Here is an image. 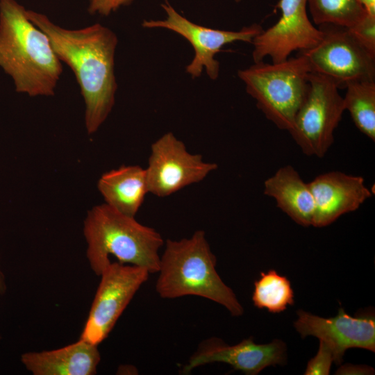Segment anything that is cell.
Returning a JSON list of instances; mask_svg holds the SVG:
<instances>
[{
	"label": "cell",
	"mask_w": 375,
	"mask_h": 375,
	"mask_svg": "<svg viewBox=\"0 0 375 375\" xmlns=\"http://www.w3.org/2000/svg\"><path fill=\"white\" fill-rule=\"evenodd\" d=\"M241 0H235L236 3H239Z\"/></svg>",
	"instance_id": "cell-27"
},
{
	"label": "cell",
	"mask_w": 375,
	"mask_h": 375,
	"mask_svg": "<svg viewBox=\"0 0 375 375\" xmlns=\"http://www.w3.org/2000/svg\"><path fill=\"white\" fill-rule=\"evenodd\" d=\"M0 340H1V337H0Z\"/></svg>",
	"instance_id": "cell-28"
},
{
	"label": "cell",
	"mask_w": 375,
	"mask_h": 375,
	"mask_svg": "<svg viewBox=\"0 0 375 375\" xmlns=\"http://www.w3.org/2000/svg\"><path fill=\"white\" fill-rule=\"evenodd\" d=\"M367 14L375 16V0H359Z\"/></svg>",
	"instance_id": "cell-25"
},
{
	"label": "cell",
	"mask_w": 375,
	"mask_h": 375,
	"mask_svg": "<svg viewBox=\"0 0 375 375\" xmlns=\"http://www.w3.org/2000/svg\"><path fill=\"white\" fill-rule=\"evenodd\" d=\"M315 24H331L350 28L367 14L359 0H307Z\"/></svg>",
	"instance_id": "cell-20"
},
{
	"label": "cell",
	"mask_w": 375,
	"mask_h": 375,
	"mask_svg": "<svg viewBox=\"0 0 375 375\" xmlns=\"http://www.w3.org/2000/svg\"><path fill=\"white\" fill-rule=\"evenodd\" d=\"M310 72L307 58L301 53L279 62H255L239 70L238 76L266 118L289 132L307 95Z\"/></svg>",
	"instance_id": "cell-5"
},
{
	"label": "cell",
	"mask_w": 375,
	"mask_h": 375,
	"mask_svg": "<svg viewBox=\"0 0 375 375\" xmlns=\"http://www.w3.org/2000/svg\"><path fill=\"white\" fill-rule=\"evenodd\" d=\"M338 87L330 78L310 72L309 88L289 131L302 152L322 158L334 142V131L345 110Z\"/></svg>",
	"instance_id": "cell-6"
},
{
	"label": "cell",
	"mask_w": 375,
	"mask_h": 375,
	"mask_svg": "<svg viewBox=\"0 0 375 375\" xmlns=\"http://www.w3.org/2000/svg\"><path fill=\"white\" fill-rule=\"evenodd\" d=\"M294 326L302 338H317L331 350L334 362H342L349 348H361L375 351V316L374 312L351 316L340 307L335 317H322L299 310Z\"/></svg>",
	"instance_id": "cell-12"
},
{
	"label": "cell",
	"mask_w": 375,
	"mask_h": 375,
	"mask_svg": "<svg viewBox=\"0 0 375 375\" xmlns=\"http://www.w3.org/2000/svg\"><path fill=\"white\" fill-rule=\"evenodd\" d=\"M281 11L278 21L262 30L252 41L254 62L269 56L272 62L288 59L292 52H301L315 47L322 38V31L310 22L306 11L307 0H279Z\"/></svg>",
	"instance_id": "cell-11"
},
{
	"label": "cell",
	"mask_w": 375,
	"mask_h": 375,
	"mask_svg": "<svg viewBox=\"0 0 375 375\" xmlns=\"http://www.w3.org/2000/svg\"><path fill=\"white\" fill-rule=\"evenodd\" d=\"M167 14L165 19L144 20L142 26L146 28H165L185 38L192 46L194 56L186 66L185 71L192 78L201 76L203 68L208 77L216 80L219 72V62L215 58L226 44L237 41L251 43L262 31L261 26L254 24L238 31L211 28L192 22L167 1L161 4Z\"/></svg>",
	"instance_id": "cell-9"
},
{
	"label": "cell",
	"mask_w": 375,
	"mask_h": 375,
	"mask_svg": "<svg viewBox=\"0 0 375 375\" xmlns=\"http://www.w3.org/2000/svg\"><path fill=\"white\" fill-rule=\"evenodd\" d=\"M286 344L275 339L267 344H256L251 338L229 345L222 339L211 338L199 344L181 370L188 374L194 369L212 362H224L247 375H256L269 366L287 362Z\"/></svg>",
	"instance_id": "cell-13"
},
{
	"label": "cell",
	"mask_w": 375,
	"mask_h": 375,
	"mask_svg": "<svg viewBox=\"0 0 375 375\" xmlns=\"http://www.w3.org/2000/svg\"><path fill=\"white\" fill-rule=\"evenodd\" d=\"M348 28L363 47L375 57V16L367 13L360 21Z\"/></svg>",
	"instance_id": "cell-21"
},
{
	"label": "cell",
	"mask_w": 375,
	"mask_h": 375,
	"mask_svg": "<svg viewBox=\"0 0 375 375\" xmlns=\"http://www.w3.org/2000/svg\"><path fill=\"white\" fill-rule=\"evenodd\" d=\"M150 273L145 268L110 262L101 277L80 338L99 345L108 336Z\"/></svg>",
	"instance_id": "cell-8"
},
{
	"label": "cell",
	"mask_w": 375,
	"mask_h": 375,
	"mask_svg": "<svg viewBox=\"0 0 375 375\" xmlns=\"http://www.w3.org/2000/svg\"><path fill=\"white\" fill-rule=\"evenodd\" d=\"M333 362H334V357L331 350L324 342L319 341V350L317 354L308 361L304 374H329Z\"/></svg>",
	"instance_id": "cell-22"
},
{
	"label": "cell",
	"mask_w": 375,
	"mask_h": 375,
	"mask_svg": "<svg viewBox=\"0 0 375 375\" xmlns=\"http://www.w3.org/2000/svg\"><path fill=\"white\" fill-rule=\"evenodd\" d=\"M0 67L30 97L53 95L62 72L49 38L15 0H0Z\"/></svg>",
	"instance_id": "cell-2"
},
{
	"label": "cell",
	"mask_w": 375,
	"mask_h": 375,
	"mask_svg": "<svg viewBox=\"0 0 375 375\" xmlns=\"http://www.w3.org/2000/svg\"><path fill=\"white\" fill-rule=\"evenodd\" d=\"M264 194L294 222L305 227L312 224L315 204L308 183L291 165L279 168L264 182Z\"/></svg>",
	"instance_id": "cell-16"
},
{
	"label": "cell",
	"mask_w": 375,
	"mask_h": 375,
	"mask_svg": "<svg viewBox=\"0 0 375 375\" xmlns=\"http://www.w3.org/2000/svg\"><path fill=\"white\" fill-rule=\"evenodd\" d=\"M252 301L256 307L272 313L285 310L294 303L290 281L274 269L260 272L259 278L254 282Z\"/></svg>",
	"instance_id": "cell-19"
},
{
	"label": "cell",
	"mask_w": 375,
	"mask_h": 375,
	"mask_svg": "<svg viewBox=\"0 0 375 375\" xmlns=\"http://www.w3.org/2000/svg\"><path fill=\"white\" fill-rule=\"evenodd\" d=\"M216 264L203 231L189 238L168 239L160 257L156 290L164 299L201 297L223 306L232 316H241L244 309L218 274Z\"/></svg>",
	"instance_id": "cell-3"
},
{
	"label": "cell",
	"mask_w": 375,
	"mask_h": 375,
	"mask_svg": "<svg viewBox=\"0 0 375 375\" xmlns=\"http://www.w3.org/2000/svg\"><path fill=\"white\" fill-rule=\"evenodd\" d=\"M97 188L105 203L122 214L135 217L149 193L146 169L128 165L112 169L99 178Z\"/></svg>",
	"instance_id": "cell-17"
},
{
	"label": "cell",
	"mask_w": 375,
	"mask_h": 375,
	"mask_svg": "<svg viewBox=\"0 0 375 375\" xmlns=\"http://www.w3.org/2000/svg\"><path fill=\"white\" fill-rule=\"evenodd\" d=\"M308 185L315 204L312 226L317 228L326 226L342 215L356 210L372 197L362 176L340 171L320 174Z\"/></svg>",
	"instance_id": "cell-14"
},
{
	"label": "cell",
	"mask_w": 375,
	"mask_h": 375,
	"mask_svg": "<svg viewBox=\"0 0 375 375\" xmlns=\"http://www.w3.org/2000/svg\"><path fill=\"white\" fill-rule=\"evenodd\" d=\"M20 360L33 375H94L101 355L98 345L79 338L59 349L24 353Z\"/></svg>",
	"instance_id": "cell-15"
},
{
	"label": "cell",
	"mask_w": 375,
	"mask_h": 375,
	"mask_svg": "<svg viewBox=\"0 0 375 375\" xmlns=\"http://www.w3.org/2000/svg\"><path fill=\"white\" fill-rule=\"evenodd\" d=\"M343 97L355 126L372 141H375V81L349 83Z\"/></svg>",
	"instance_id": "cell-18"
},
{
	"label": "cell",
	"mask_w": 375,
	"mask_h": 375,
	"mask_svg": "<svg viewBox=\"0 0 375 375\" xmlns=\"http://www.w3.org/2000/svg\"><path fill=\"white\" fill-rule=\"evenodd\" d=\"M86 258L93 272L99 276L114 256L118 262L158 273L159 249L164 244L154 228L138 222L135 217L119 212L106 203L88 211L83 222Z\"/></svg>",
	"instance_id": "cell-4"
},
{
	"label": "cell",
	"mask_w": 375,
	"mask_h": 375,
	"mask_svg": "<svg viewBox=\"0 0 375 375\" xmlns=\"http://www.w3.org/2000/svg\"><path fill=\"white\" fill-rule=\"evenodd\" d=\"M373 369L370 367L366 366H354L351 365H344L340 367L336 372L337 374H372Z\"/></svg>",
	"instance_id": "cell-24"
},
{
	"label": "cell",
	"mask_w": 375,
	"mask_h": 375,
	"mask_svg": "<svg viewBox=\"0 0 375 375\" xmlns=\"http://www.w3.org/2000/svg\"><path fill=\"white\" fill-rule=\"evenodd\" d=\"M217 165L188 152L184 143L168 132L151 147L146 168L149 192L160 197L171 195L203 180Z\"/></svg>",
	"instance_id": "cell-10"
},
{
	"label": "cell",
	"mask_w": 375,
	"mask_h": 375,
	"mask_svg": "<svg viewBox=\"0 0 375 375\" xmlns=\"http://www.w3.org/2000/svg\"><path fill=\"white\" fill-rule=\"evenodd\" d=\"M319 28L323 33L321 41L301 52L307 58L311 72L328 77L338 88L353 81H375V57L347 27L326 24Z\"/></svg>",
	"instance_id": "cell-7"
},
{
	"label": "cell",
	"mask_w": 375,
	"mask_h": 375,
	"mask_svg": "<svg viewBox=\"0 0 375 375\" xmlns=\"http://www.w3.org/2000/svg\"><path fill=\"white\" fill-rule=\"evenodd\" d=\"M134 0H88V10L90 15L108 16L120 8L128 6Z\"/></svg>",
	"instance_id": "cell-23"
},
{
	"label": "cell",
	"mask_w": 375,
	"mask_h": 375,
	"mask_svg": "<svg viewBox=\"0 0 375 375\" xmlns=\"http://www.w3.org/2000/svg\"><path fill=\"white\" fill-rule=\"evenodd\" d=\"M26 15L47 35L59 60L74 72L85 102V128L88 134L94 133L115 105L116 34L99 23L72 30L42 13L26 10Z\"/></svg>",
	"instance_id": "cell-1"
},
{
	"label": "cell",
	"mask_w": 375,
	"mask_h": 375,
	"mask_svg": "<svg viewBox=\"0 0 375 375\" xmlns=\"http://www.w3.org/2000/svg\"><path fill=\"white\" fill-rule=\"evenodd\" d=\"M7 283L6 276L1 269L0 256V295H3L7 290Z\"/></svg>",
	"instance_id": "cell-26"
}]
</instances>
